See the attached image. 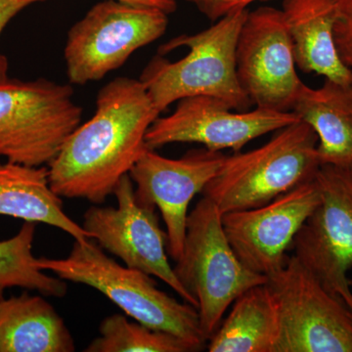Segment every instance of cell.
<instances>
[{"mask_svg": "<svg viewBox=\"0 0 352 352\" xmlns=\"http://www.w3.org/2000/svg\"><path fill=\"white\" fill-rule=\"evenodd\" d=\"M226 157L205 148L192 150L180 159H168L146 148L129 171L136 200L161 212L173 261L182 254L190 203L214 177Z\"/></svg>", "mask_w": 352, "mask_h": 352, "instance_id": "5bb4252c", "label": "cell"}, {"mask_svg": "<svg viewBox=\"0 0 352 352\" xmlns=\"http://www.w3.org/2000/svg\"><path fill=\"white\" fill-rule=\"evenodd\" d=\"M320 201L294 240V256L344 302L351 296L352 168L321 166Z\"/></svg>", "mask_w": 352, "mask_h": 352, "instance_id": "9c48e42d", "label": "cell"}, {"mask_svg": "<svg viewBox=\"0 0 352 352\" xmlns=\"http://www.w3.org/2000/svg\"><path fill=\"white\" fill-rule=\"evenodd\" d=\"M279 315L275 352H352V314L294 254L267 278Z\"/></svg>", "mask_w": 352, "mask_h": 352, "instance_id": "ba28073f", "label": "cell"}, {"mask_svg": "<svg viewBox=\"0 0 352 352\" xmlns=\"http://www.w3.org/2000/svg\"><path fill=\"white\" fill-rule=\"evenodd\" d=\"M71 85L46 78L0 82V157L45 166L82 120Z\"/></svg>", "mask_w": 352, "mask_h": 352, "instance_id": "8992f818", "label": "cell"}, {"mask_svg": "<svg viewBox=\"0 0 352 352\" xmlns=\"http://www.w3.org/2000/svg\"><path fill=\"white\" fill-rule=\"evenodd\" d=\"M292 111L316 133L321 166L352 168V83L303 85Z\"/></svg>", "mask_w": 352, "mask_h": 352, "instance_id": "e0dca14e", "label": "cell"}, {"mask_svg": "<svg viewBox=\"0 0 352 352\" xmlns=\"http://www.w3.org/2000/svg\"><path fill=\"white\" fill-rule=\"evenodd\" d=\"M337 21L333 29L336 48L342 63L352 72V0H336Z\"/></svg>", "mask_w": 352, "mask_h": 352, "instance_id": "7402d4cb", "label": "cell"}, {"mask_svg": "<svg viewBox=\"0 0 352 352\" xmlns=\"http://www.w3.org/2000/svg\"><path fill=\"white\" fill-rule=\"evenodd\" d=\"M168 15L119 0L97 3L69 31L64 56L69 82H98L120 68L132 53L164 36Z\"/></svg>", "mask_w": 352, "mask_h": 352, "instance_id": "52a82bcc", "label": "cell"}, {"mask_svg": "<svg viewBox=\"0 0 352 352\" xmlns=\"http://www.w3.org/2000/svg\"><path fill=\"white\" fill-rule=\"evenodd\" d=\"M264 1L270 0H191L199 11L212 22H217L220 18L235 11L247 9L254 2Z\"/></svg>", "mask_w": 352, "mask_h": 352, "instance_id": "603a6c76", "label": "cell"}, {"mask_svg": "<svg viewBox=\"0 0 352 352\" xmlns=\"http://www.w3.org/2000/svg\"><path fill=\"white\" fill-rule=\"evenodd\" d=\"M160 113L140 80L107 83L94 117L69 134L48 164L51 188L61 198L103 204L148 148L146 133Z\"/></svg>", "mask_w": 352, "mask_h": 352, "instance_id": "6da1fadb", "label": "cell"}, {"mask_svg": "<svg viewBox=\"0 0 352 352\" xmlns=\"http://www.w3.org/2000/svg\"><path fill=\"white\" fill-rule=\"evenodd\" d=\"M291 36L296 67L325 80L352 83V72L336 48V0H284L281 9Z\"/></svg>", "mask_w": 352, "mask_h": 352, "instance_id": "9a60e30c", "label": "cell"}, {"mask_svg": "<svg viewBox=\"0 0 352 352\" xmlns=\"http://www.w3.org/2000/svg\"><path fill=\"white\" fill-rule=\"evenodd\" d=\"M319 201L310 180L261 207L222 214L224 232L245 267L268 278L287 263V251Z\"/></svg>", "mask_w": 352, "mask_h": 352, "instance_id": "4fadbf2b", "label": "cell"}, {"mask_svg": "<svg viewBox=\"0 0 352 352\" xmlns=\"http://www.w3.org/2000/svg\"><path fill=\"white\" fill-rule=\"evenodd\" d=\"M249 10L220 18L205 31L183 34L160 46L141 74L160 113L186 97L210 96L235 111L252 105L241 87L236 69V47Z\"/></svg>", "mask_w": 352, "mask_h": 352, "instance_id": "7a4b0ae2", "label": "cell"}, {"mask_svg": "<svg viewBox=\"0 0 352 352\" xmlns=\"http://www.w3.org/2000/svg\"><path fill=\"white\" fill-rule=\"evenodd\" d=\"M47 0H0V36L10 21L27 7ZM8 60L0 53V82L8 78Z\"/></svg>", "mask_w": 352, "mask_h": 352, "instance_id": "cb8c5ba5", "label": "cell"}, {"mask_svg": "<svg viewBox=\"0 0 352 352\" xmlns=\"http://www.w3.org/2000/svg\"><path fill=\"white\" fill-rule=\"evenodd\" d=\"M279 315L267 282L243 293L208 340L210 352H275Z\"/></svg>", "mask_w": 352, "mask_h": 352, "instance_id": "d6986e66", "label": "cell"}, {"mask_svg": "<svg viewBox=\"0 0 352 352\" xmlns=\"http://www.w3.org/2000/svg\"><path fill=\"white\" fill-rule=\"evenodd\" d=\"M133 6L153 7L166 14L175 12L177 8V0H119Z\"/></svg>", "mask_w": 352, "mask_h": 352, "instance_id": "d4e9b609", "label": "cell"}, {"mask_svg": "<svg viewBox=\"0 0 352 352\" xmlns=\"http://www.w3.org/2000/svg\"><path fill=\"white\" fill-rule=\"evenodd\" d=\"M100 336L90 342L87 352H192L193 347L175 335L131 322L126 315L106 317Z\"/></svg>", "mask_w": 352, "mask_h": 352, "instance_id": "44dd1931", "label": "cell"}, {"mask_svg": "<svg viewBox=\"0 0 352 352\" xmlns=\"http://www.w3.org/2000/svg\"><path fill=\"white\" fill-rule=\"evenodd\" d=\"M349 286H351V296H349V300H346V305L347 307L349 308V310H351L352 314V278L349 280Z\"/></svg>", "mask_w": 352, "mask_h": 352, "instance_id": "484cf974", "label": "cell"}, {"mask_svg": "<svg viewBox=\"0 0 352 352\" xmlns=\"http://www.w3.org/2000/svg\"><path fill=\"white\" fill-rule=\"evenodd\" d=\"M293 43L281 9L250 11L236 47L241 87L256 108L289 112L305 85L296 73Z\"/></svg>", "mask_w": 352, "mask_h": 352, "instance_id": "8fae6325", "label": "cell"}, {"mask_svg": "<svg viewBox=\"0 0 352 352\" xmlns=\"http://www.w3.org/2000/svg\"><path fill=\"white\" fill-rule=\"evenodd\" d=\"M186 1H190V2H191V0H186Z\"/></svg>", "mask_w": 352, "mask_h": 352, "instance_id": "4316f807", "label": "cell"}, {"mask_svg": "<svg viewBox=\"0 0 352 352\" xmlns=\"http://www.w3.org/2000/svg\"><path fill=\"white\" fill-rule=\"evenodd\" d=\"M64 319L43 295L0 298V352H73Z\"/></svg>", "mask_w": 352, "mask_h": 352, "instance_id": "ac0fdd59", "label": "cell"}, {"mask_svg": "<svg viewBox=\"0 0 352 352\" xmlns=\"http://www.w3.org/2000/svg\"><path fill=\"white\" fill-rule=\"evenodd\" d=\"M0 215L56 227L80 242L94 239L65 212L61 197L51 188L46 166L0 164Z\"/></svg>", "mask_w": 352, "mask_h": 352, "instance_id": "2e32d148", "label": "cell"}, {"mask_svg": "<svg viewBox=\"0 0 352 352\" xmlns=\"http://www.w3.org/2000/svg\"><path fill=\"white\" fill-rule=\"evenodd\" d=\"M298 120L293 111L256 108L233 112L214 97H186L178 101L171 115L153 122L145 142L152 150L173 143H198L210 151L230 149L238 153L254 139Z\"/></svg>", "mask_w": 352, "mask_h": 352, "instance_id": "7c38bea8", "label": "cell"}, {"mask_svg": "<svg viewBox=\"0 0 352 352\" xmlns=\"http://www.w3.org/2000/svg\"><path fill=\"white\" fill-rule=\"evenodd\" d=\"M117 207L88 208L82 227L104 251L119 258L127 267L159 278L185 302L195 300L180 283L168 261V234L161 228L156 208L136 200L131 175L120 178L113 190Z\"/></svg>", "mask_w": 352, "mask_h": 352, "instance_id": "30bf717a", "label": "cell"}, {"mask_svg": "<svg viewBox=\"0 0 352 352\" xmlns=\"http://www.w3.org/2000/svg\"><path fill=\"white\" fill-rule=\"evenodd\" d=\"M317 142L314 129L298 120L256 149L226 156L201 194L221 214L261 207L314 179L321 166Z\"/></svg>", "mask_w": 352, "mask_h": 352, "instance_id": "277c9868", "label": "cell"}, {"mask_svg": "<svg viewBox=\"0 0 352 352\" xmlns=\"http://www.w3.org/2000/svg\"><path fill=\"white\" fill-rule=\"evenodd\" d=\"M38 265L65 281L97 289L126 316L176 336L194 351H201L208 342L194 305L179 302L157 288L151 275L113 261L94 239L75 241L67 258H41Z\"/></svg>", "mask_w": 352, "mask_h": 352, "instance_id": "3957f363", "label": "cell"}, {"mask_svg": "<svg viewBox=\"0 0 352 352\" xmlns=\"http://www.w3.org/2000/svg\"><path fill=\"white\" fill-rule=\"evenodd\" d=\"M36 223L25 221L13 237L0 241V298L6 289L22 288L43 296L62 298L68 287L65 280L46 274L34 256Z\"/></svg>", "mask_w": 352, "mask_h": 352, "instance_id": "ffe728a7", "label": "cell"}, {"mask_svg": "<svg viewBox=\"0 0 352 352\" xmlns=\"http://www.w3.org/2000/svg\"><path fill=\"white\" fill-rule=\"evenodd\" d=\"M175 263L176 277L195 300L208 340L236 298L267 282L238 258L224 232L221 212L207 197L189 212L182 254Z\"/></svg>", "mask_w": 352, "mask_h": 352, "instance_id": "5b68a950", "label": "cell"}]
</instances>
